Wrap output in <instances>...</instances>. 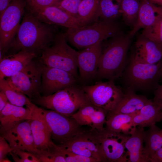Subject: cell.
<instances>
[{"mask_svg":"<svg viewBox=\"0 0 162 162\" xmlns=\"http://www.w3.org/2000/svg\"><path fill=\"white\" fill-rule=\"evenodd\" d=\"M28 11L25 13L10 49L38 55L54 41L58 34L56 28L41 21Z\"/></svg>","mask_w":162,"mask_h":162,"instance_id":"cell-1","label":"cell"},{"mask_svg":"<svg viewBox=\"0 0 162 162\" xmlns=\"http://www.w3.org/2000/svg\"><path fill=\"white\" fill-rule=\"evenodd\" d=\"M130 37L119 32L102 46L96 78L114 81L121 77L128 62Z\"/></svg>","mask_w":162,"mask_h":162,"instance_id":"cell-2","label":"cell"},{"mask_svg":"<svg viewBox=\"0 0 162 162\" xmlns=\"http://www.w3.org/2000/svg\"><path fill=\"white\" fill-rule=\"evenodd\" d=\"M162 65L161 60L153 64L141 63L132 56L120 78L126 88L135 92H154L160 85Z\"/></svg>","mask_w":162,"mask_h":162,"instance_id":"cell-3","label":"cell"},{"mask_svg":"<svg viewBox=\"0 0 162 162\" xmlns=\"http://www.w3.org/2000/svg\"><path fill=\"white\" fill-rule=\"evenodd\" d=\"M115 21L97 20L91 24L68 28L64 33L67 41L79 49H83L112 37L120 32Z\"/></svg>","mask_w":162,"mask_h":162,"instance_id":"cell-4","label":"cell"},{"mask_svg":"<svg viewBox=\"0 0 162 162\" xmlns=\"http://www.w3.org/2000/svg\"><path fill=\"white\" fill-rule=\"evenodd\" d=\"M32 102L41 107L71 117L90 102L82 87L77 84L59 90L47 96H41Z\"/></svg>","mask_w":162,"mask_h":162,"instance_id":"cell-5","label":"cell"},{"mask_svg":"<svg viewBox=\"0 0 162 162\" xmlns=\"http://www.w3.org/2000/svg\"><path fill=\"white\" fill-rule=\"evenodd\" d=\"M78 53L68 44L64 33H58L54 41L43 50L40 58L44 65L67 71L79 80Z\"/></svg>","mask_w":162,"mask_h":162,"instance_id":"cell-6","label":"cell"},{"mask_svg":"<svg viewBox=\"0 0 162 162\" xmlns=\"http://www.w3.org/2000/svg\"><path fill=\"white\" fill-rule=\"evenodd\" d=\"M26 5V0H12L0 15V60L11 47Z\"/></svg>","mask_w":162,"mask_h":162,"instance_id":"cell-7","label":"cell"},{"mask_svg":"<svg viewBox=\"0 0 162 162\" xmlns=\"http://www.w3.org/2000/svg\"><path fill=\"white\" fill-rule=\"evenodd\" d=\"M58 145L68 151L90 158L95 162H107L96 130H83L80 128L67 142Z\"/></svg>","mask_w":162,"mask_h":162,"instance_id":"cell-8","label":"cell"},{"mask_svg":"<svg viewBox=\"0 0 162 162\" xmlns=\"http://www.w3.org/2000/svg\"><path fill=\"white\" fill-rule=\"evenodd\" d=\"M44 64L33 60L24 68L7 80L25 94L32 102L41 95L40 88Z\"/></svg>","mask_w":162,"mask_h":162,"instance_id":"cell-9","label":"cell"},{"mask_svg":"<svg viewBox=\"0 0 162 162\" xmlns=\"http://www.w3.org/2000/svg\"><path fill=\"white\" fill-rule=\"evenodd\" d=\"M114 81H99L94 85L84 86L82 88L90 103L108 112L114 109L124 94Z\"/></svg>","mask_w":162,"mask_h":162,"instance_id":"cell-10","label":"cell"},{"mask_svg":"<svg viewBox=\"0 0 162 162\" xmlns=\"http://www.w3.org/2000/svg\"><path fill=\"white\" fill-rule=\"evenodd\" d=\"M41 108L42 112L50 129L52 139L58 143L57 145L66 142L80 129L81 126L72 117Z\"/></svg>","mask_w":162,"mask_h":162,"instance_id":"cell-11","label":"cell"},{"mask_svg":"<svg viewBox=\"0 0 162 162\" xmlns=\"http://www.w3.org/2000/svg\"><path fill=\"white\" fill-rule=\"evenodd\" d=\"M28 10L41 21L52 25H58L68 28H77L83 26L80 20L56 6L41 7L34 0H26Z\"/></svg>","mask_w":162,"mask_h":162,"instance_id":"cell-12","label":"cell"},{"mask_svg":"<svg viewBox=\"0 0 162 162\" xmlns=\"http://www.w3.org/2000/svg\"><path fill=\"white\" fill-rule=\"evenodd\" d=\"M97 130L107 162H128V154L125 143L130 135L116 133L105 127Z\"/></svg>","mask_w":162,"mask_h":162,"instance_id":"cell-13","label":"cell"},{"mask_svg":"<svg viewBox=\"0 0 162 162\" xmlns=\"http://www.w3.org/2000/svg\"><path fill=\"white\" fill-rule=\"evenodd\" d=\"M78 80L70 73L44 64L40 93L47 96L69 86L77 84Z\"/></svg>","mask_w":162,"mask_h":162,"instance_id":"cell-14","label":"cell"},{"mask_svg":"<svg viewBox=\"0 0 162 162\" xmlns=\"http://www.w3.org/2000/svg\"><path fill=\"white\" fill-rule=\"evenodd\" d=\"M0 134L9 143L12 151L23 150L34 154L38 151L35 147L29 119L21 122Z\"/></svg>","mask_w":162,"mask_h":162,"instance_id":"cell-15","label":"cell"},{"mask_svg":"<svg viewBox=\"0 0 162 162\" xmlns=\"http://www.w3.org/2000/svg\"><path fill=\"white\" fill-rule=\"evenodd\" d=\"M102 48V42H99L79 52V81L88 82L96 78Z\"/></svg>","mask_w":162,"mask_h":162,"instance_id":"cell-16","label":"cell"},{"mask_svg":"<svg viewBox=\"0 0 162 162\" xmlns=\"http://www.w3.org/2000/svg\"><path fill=\"white\" fill-rule=\"evenodd\" d=\"M30 125L36 148L47 150L54 143L50 129L42 112L41 108L34 104L32 108Z\"/></svg>","mask_w":162,"mask_h":162,"instance_id":"cell-17","label":"cell"},{"mask_svg":"<svg viewBox=\"0 0 162 162\" xmlns=\"http://www.w3.org/2000/svg\"><path fill=\"white\" fill-rule=\"evenodd\" d=\"M107 112L91 103L80 108L72 116L80 126H87L92 130H101L105 127Z\"/></svg>","mask_w":162,"mask_h":162,"instance_id":"cell-18","label":"cell"},{"mask_svg":"<svg viewBox=\"0 0 162 162\" xmlns=\"http://www.w3.org/2000/svg\"><path fill=\"white\" fill-rule=\"evenodd\" d=\"M132 56L139 63L147 64H156L162 58V47L142 35L136 42L135 51Z\"/></svg>","mask_w":162,"mask_h":162,"instance_id":"cell-19","label":"cell"},{"mask_svg":"<svg viewBox=\"0 0 162 162\" xmlns=\"http://www.w3.org/2000/svg\"><path fill=\"white\" fill-rule=\"evenodd\" d=\"M37 56L24 50L5 55L0 61V80L5 76L10 77L20 71Z\"/></svg>","mask_w":162,"mask_h":162,"instance_id":"cell-20","label":"cell"},{"mask_svg":"<svg viewBox=\"0 0 162 162\" xmlns=\"http://www.w3.org/2000/svg\"><path fill=\"white\" fill-rule=\"evenodd\" d=\"M130 88H125L124 94L111 112L134 115L138 113L145 105L152 100L141 95L137 94Z\"/></svg>","mask_w":162,"mask_h":162,"instance_id":"cell-21","label":"cell"},{"mask_svg":"<svg viewBox=\"0 0 162 162\" xmlns=\"http://www.w3.org/2000/svg\"><path fill=\"white\" fill-rule=\"evenodd\" d=\"M32 108L16 106L8 102L0 112V133L21 122L30 119Z\"/></svg>","mask_w":162,"mask_h":162,"instance_id":"cell-22","label":"cell"},{"mask_svg":"<svg viewBox=\"0 0 162 162\" xmlns=\"http://www.w3.org/2000/svg\"><path fill=\"white\" fill-rule=\"evenodd\" d=\"M144 128L137 127L130 133L125 143L128 154V162H148L144 152Z\"/></svg>","mask_w":162,"mask_h":162,"instance_id":"cell-23","label":"cell"},{"mask_svg":"<svg viewBox=\"0 0 162 162\" xmlns=\"http://www.w3.org/2000/svg\"><path fill=\"white\" fill-rule=\"evenodd\" d=\"M162 10V6H158L149 0H141L137 20L130 31V37L134 36L140 29L152 25Z\"/></svg>","mask_w":162,"mask_h":162,"instance_id":"cell-24","label":"cell"},{"mask_svg":"<svg viewBox=\"0 0 162 162\" xmlns=\"http://www.w3.org/2000/svg\"><path fill=\"white\" fill-rule=\"evenodd\" d=\"M162 109L152 101L145 105L134 115L132 124L134 128L150 127L162 121Z\"/></svg>","mask_w":162,"mask_h":162,"instance_id":"cell-25","label":"cell"},{"mask_svg":"<svg viewBox=\"0 0 162 162\" xmlns=\"http://www.w3.org/2000/svg\"><path fill=\"white\" fill-rule=\"evenodd\" d=\"M134 115L109 112L106 117L105 127L116 133L130 135L132 130L135 128L132 124Z\"/></svg>","mask_w":162,"mask_h":162,"instance_id":"cell-26","label":"cell"},{"mask_svg":"<svg viewBox=\"0 0 162 162\" xmlns=\"http://www.w3.org/2000/svg\"><path fill=\"white\" fill-rule=\"evenodd\" d=\"M144 152L149 162V159L162 147V129L155 124L145 131L144 134Z\"/></svg>","mask_w":162,"mask_h":162,"instance_id":"cell-27","label":"cell"},{"mask_svg":"<svg viewBox=\"0 0 162 162\" xmlns=\"http://www.w3.org/2000/svg\"><path fill=\"white\" fill-rule=\"evenodd\" d=\"M0 91L5 93L9 102L13 105L19 106H26L32 108L34 104L26 95L4 78L0 80Z\"/></svg>","mask_w":162,"mask_h":162,"instance_id":"cell-28","label":"cell"},{"mask_svg":"<svg viewBox=\"0 0 162 162\" xmlns=\"http://www.w3.org/2000/svg\"><path fill=\"white\" fill-rule=\"evenodd\" d=\"M121 0H99L98 18L100 20L115 21L122 15Z\"/></svg>","mask_w":162,"mask_h":162,"instance_id":"cell-29","label":"cell"},{"mask_svg":"<svg viewBox=\"0 0 162 162\" xmlns=\"http://www.w3.org/2000/svg\"><path fill=\"white\" fill-rule=\"evenodd\" d=\"M99 0H82L78 11V19L83 26L98 20Z\"/></svg>","mask_w":162,"mask_h":162,"instance_id":"cell-30","label":"cell"},{"mask_svg":"<svg viewBox=\"0 0 162 162\" xmlns=\"http://www.w3.org/2000/svg\"><path fill=\"white\" fill-rule=\"evenodd\" d=\"M140 5L138 0H121L123 19L128 25L133 27L137 20Z\"/></svg>","mask_w":162,"mask_h":162,"instance_id":"cell-31","label":"cell"},{"mask_svg":"<svg viewBox=\"0 0 162 162\" xmlns=\"http://www.w3.org/2000/svg\"><path fill=\"white\" fill-rule=\"evenodd\" d=\"M142 35L162 47V10L154 22L143 29Z\"/></svg>","mask_w":162,"mask_h":162,"instance_id":"cell-32","label":"cell"},{"mask_svg":"<svg viewBox=\"0 0 162 162\" xmlns=\"http://www.w3.org/2000/svg\"><path fill=\"white\" fill-rule=\"evenodd\" d=\"M40 162H66L64 158L60 154L54 143L47 150H39L35 154Z\"/></svg>","mask_w":162,"mask_h":162,"instance_id":"cell-33","label":"cell"},{"mask_svg":"<svg viewBox=\"0 0 162 162\" xmlns=\"http://www.w3.org/2000/svg\"><path fill=\"white\" fill-rule=\"evenodd\" d=\"M82 0H61L55 6L78 19V11Z\"/></svg>","mask_w":162,"mask_h":162,"instance_id":"cell-34","label":"cell"},{"mask_svg":"<svg viewBox=\"0 0 162 162\" xmlns=\"http://www.w3.org/2000/svg\"><path fill=\"white\" fill-rule=\"evenodd\" d=\"M9 154L15 162H40L34 154L27 151L17 150Z\"/></svg>","mask_w":162,"mask_h":162,"instance_id":"cell-35","label":"cell"},{"mask_svg":"<svg viewBox=\"0 0 162 162\" xmlns=\"http://www.w3.org/2000/svg\"><path fill=\"white\" fill-rule=\"evenodd\" d=\"M56 148L66 162H95L93 160L68 151L56 144Z\"/></svg>","mask_w":162,"mask_h":162,"instance_id":"cell-36","label":"cell"},{"mask_svg":"<svg viewBox=\"0 0 162 162\" xmlns=\"http://www.w3.org/2000/svg\"><path fill=\"white\" fill-rule=\"evenodd\" d=\"M10 145L5 139L0 136V162L6 157L7 155L13 151Z\"/></svg>","mask_w":162,"mask_h":162,"instance_id":"cell-37","label":"cell"},{"mask_svg":"<svg viewBox=\"0 0 162 162\" xmlns=\"http://www.w3.org/2000/svg\"><path fill=\"white\" fill-rule=\"evenodd\" d=\"M154 97L152 101L162 109V84L160 85L154 92Z\"/></svg>","mask_w":162,"mask_h":162,"instance_id":"cell-38","label":"cell"},{"mask_svg":"<svg viewBox=\"0 0 162 162\" xmlns=\"http://www.w3.org/2000/svg\"><path fill=\"white\" fill-rule=\"evenodd\" d=\"M61 0H34L38 5L41 7L55 6Z\"/></svg>","mask_w":162,"mask_h":162,"instance_id":"cell-39","label":"cell"},{"mask_svg":"<svg viewBox=\"0 0 162 162\" xmlns=\"http://www.w3.org/2000/svg\"><path fill=\"white\" fill-rule=\"evenodd\" d=\"M9 102L6 95L2 91H0V112Z\"/></svg>","mask_w":162,"mask_h":162,"instance_id":"cell-40","label":"cell"},{"mask_svg":"<svg viewBox=\"0 0 162 162\" xmlns=\"http://www.w3.org/2000/svg\"><path fill=\"white\" fill-rule=\"evenodd\" d=\"M149 162H162V147L158 150L149 159Z\"/></svg>","mask_w":162,"mask_h":162,"instance_id":"cell-41","label":"cell"},{"mask_svg":"<svg viewBox=\"0 0 162 162\" xmlns=\"http://www.w3.org/2000/svg\"><path fill=\"white\" fill-rule=\"evenodd\" d=\"M12 0H0V15L8 7Z\"/></svg>","mask_w":162,"mask_h":162,"instance_id":"cell-42","label":"cell"},{"mask_svg":"<svg viewBox=\"0 0 162 162\" xmlns=\"http://www.w3.org/2000/svg\"><path fill=\"white\" fill-rule=\"evenodd\" d=\"M153 3L158 4L162 6V0H149Z\"/></svg>","mask_w":162,"mask_h":162,"instance_id":"cell-43","label":"cell"},{"mask_svg":"<svg viewBox=\"0 0 162 162\" xmlns=\"http://www.w3.org/2000/svg\"><path fill=\"white\" fill-rule=\"evenodd\" d=\"M11 161L7 157L2 160L1 162H10Z\"/></svg>","mask_w":162,"mask_h":162,"instance_id":"cell-44","label":"cell"},{"mask_svg":"<svg viewBox=\"0 0 162 162\" xmlns=\"http://www.w3.org/2000/svg\"><path fill=\"white\" fill-rule=\"evenodd\" d=\"M161 73L162 76V66L161 67Z\"/></svg>","mask_w":162,"mask_h":162,"instance_id":"cell-45","label":"cell"},{"mask_svg":"<svg viewBox=\"0 0 162 162\" xmlns=\"http://www.w3.org/2000/svg\"><path fill=\"white\" fill-rule=\"evenodd\" d=\"M161 119H162V116H161Z\"/></svg>","mask_w":162,"mask_h":162,"instance_id":"cell-46","label":"cell"}]
</instances>
